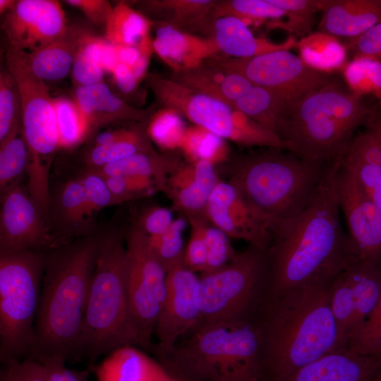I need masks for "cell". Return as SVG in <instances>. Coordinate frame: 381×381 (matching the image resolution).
<instances>
[{
    "label": "cell",
    "mask_w": 381,
    "mask_h": 381,
    "mask_svg": "<svg viewBox=\"0 0 381 381\" xmlns=\"http://www.w3.org/2000/svg\"><path fill=\"white\" fill-rule=\"evenodd\" d=\"M380 356H381V354L380 355Z\"/></svg>",
    "instance_id": "obj_63"
},
{
    "label": "cell",
    "mask_w": 381,
    "mask_h": 381,
    "mask_svg": "<svg viewBox=\"0 0 381 381\" xmlns=\"http://www.w3.org/2000/svg\"><path fill=\"white\" fill-rule=\"evenodd\" d=\"M125 242L131 312L142 339L152 351L151 337L165 296L167 271L153 254L148 236L134 222L125 231Z\"/></svg>",
    "instance_id": "obj_11"
},
{
    "label": "cell",
    "mask_w": 381,
    "mask_h": 381,
    "mask_svg": "<svg viewBox=\"0 0 381 381\" xmlns=\"http://www.w3.org/2000/svg\"><path fill=\"white\" fill-rule=\"evenodd\" d=\"M267 248L250 245L224 267L199 277L195 296L202 323L258 316L264 303Z\"/></svg>",
    "instance_id": "obj_10"
},
{
    "label": "cell",
    "mask_w": 381,
    "mask_h": 381,
    "mask_svg": "<svg viewBox=\"0 0 381 381\" xmlns=\"http://www.w3.org/2000/svg\"><path fill=\"white\" fill-rule=\"evenodd\" d=\"M183 163L176 152L159 153L155 149L139 152L99 169L104 176H138L154 179L164 192L169 176Z\"/></svg>",
    "instance_id": "obj_30"
},
{
    "label": "cell",
    "mask_w": 381,
    "mask_h": 381,
    "mask_svg": "<svg viewBox=\"0 0 381 381\" xmlns=\"http://www.w3.org/2000/svg\"><path fill=\"white\" fill-rule=\"evenodd\" d=\"M286 13L270 3L269 0H224L217 1L210 14V19L235 17L248 26L260 25L267 20L286 17Z\"/></svg>",
    "instance_id": "obj_40"
},
{
    "label": "cell",
    "mask_w": 381,
    "mask_h": 381,
    "mask_svg": "<svg viewBox=\"0 0 381 381\" xmlns=\"http://www.w3.org/2000/svg\"><path fill=\"white\" fill-rule=\"evenodd\" d=\"M220 179L206 160L183 162L168 179L164 193L174 207L188 217H206L209 198Z\"/></svg>",
    "instance_id": "obj_20"
},
{
    "label": "cell",
    "mask_w": 381,
    "mask_h": 381,
    "mask_svg": "<svg viewBox=\"0 0 381 381\" xmlns=\"http://www.w3.org/2000/svg\"><path fill=\"white\" fill-rule=\"evenodd\" d=\"M173 222L170 210L155 206L142 212L133 222L144 234L151 237L164 233Z\"/></svg>",
    "instance_id": "obj_52"
},
{
    "label": "cell",
    "mask_w": 381,
    "mask_h": 381,
    "mask_svg": "<svg viewBox=\"0 0 381 381\" xmlns=\"http://www.w3.org/2000/svg\"><path fill=\"white\" fill-rule=\"evenodd\" d=\"M334 184L355 255L381 269V212L341 162Z\"/></svg>",
    "instance_id": "obj_15"
},
{
    "label": "cell",
    "mask_w": 381,
    "mask_h": 381,
    "mask_svg": "<svg viewBox=\"0 0 381 381\" xmlns=\"http://www.w3.org/2000/svg\"><path fill=\"white\" fill-rule=\"evenodd\" d=\"M29 161L30 152L20 125L0 143V195L20 184Z\"/></svg>",
    "instance_id": "obj_36"
},
{
    "label": "cell",
    "mask_w": 381,
    "mask_h": 381,
    "mask_svg": "<svg viewBox=\"0 0 381 381\" xmlns=\"http://www.w3.org/2000/svg\"><path fill=\"white\" fill-rule=\"evenodd\" d=\"M381 356L348 349L329 353L300 369L286 381H373Z\"/></svg>",
    "instance_id": "obj_24"
},
{
    "label": "cell",
    "mask_w": 381,
    "mask_h": 381,
    "mask_svg": "<svg viewBox=\"0 0 381 381\" xmlns=\"http://www.w3.org/2000/svg\"><path fill=\"white\" fill-rule=\"evenodd\" d=\"M64 2L80 10L87 18L96 26H104L113 6L107 0H66Z\"/></svg>",
    "instance_id": "obj_56"
},
{
    "label": "cell",
    "mask_w": 381,
    "mask_h": 381,
    "mask_svg": "<svg viewBox=\"0 0 381 381\" xmlns=\"http://www.w3.org/2000/svg\"><path fill=\"white\" fill-rule=\"evenodd\" d=\"M198 280L184 261L167 272L164 300L154 331L158 339L155 353L168 351L201 325L195 296Z\"/></svg>",
    "instance_id": "obj_16"
},
{
    "label": "cell",
    "mask_w": 381,
    "mask_h": 381,
    "mask_svg": "<svg viewBox=\"0 0 381 381\" xmlns=\"http://www.w3.org/2000/svg\"><path fill=\"white\" fill-rule=\"evenodd\" d=\"M145 81L162 107L176 111L224 139L233 142L248 118L225 102L157 73H147Z\"/></svg>",
    "instance_id": "obj_13"
},
{
    "label": "cell",
    "mask_w": 381,
    "mask_h": 381,
    "mask_svg": "<svg viewBox=\"0 0 381 381\" xmlns=\"http://www.w3.org/2000/svg\"><path fill=\"white\" fill-rule=\"evenodd\" d=\"M76 178L81 183L87 200L95 214L106 207L119 204L105 177L96 169L85 167Z\"/></svg>",
    "instance_id": "obj_49"
},
{
    "label": "cell",
    "mask_w": 381,
    "mask_h": 381,
    "mask_svg": "<svg viewBox=\"0 0 381 381\" xmlns=\"http://www.w3.org/2000/svg\"><path fill=\"white\" fill-rule=\"evenodd\" d=\"M1 381H44L42 364L36 359H10L3 363Z\"/></svg>",
    "instance_id": "obj_51"
},
{
    "label": "cell",
    "mask_w": 381,
    "mask_h": 381,
    "mask_svg": "<svg viewBox=\"0 0 381 381\" xmlns=\"http://www.w3.org/2000/svg\"><path fill=\"white\" fill-rule=\"evenodd\" d=\"M155 355L185 381H261L262 335L258 316L200 325L166 352Z\"/></svg>",
    "instance_id": "obj_5"
},
{
    "label": "cell",
    "mask_w": 381,
    "mask_h": 381,
    "mask_svg": "<svg viewBox=\"0 0 381 381\" xmlns=\"http://www.w3.org/2000/svg\"><path fill=\"white\" fill-rule=\"evenodd\" d=\"M351 265L329 286V305L338 332V350L347 349L354 332L356 304Z\"/></svg>",
    "instance_id": "obj_33"
},
{
    "label": "cell",
    "mask_w": 381,
    "mask_h": 381,
    "mask_svg": "<svg viewBox=\"0 0 381 381\" xmlns=\"http://www.w3.org/2000/svg\"><path fill=\"white\" fill-rule=\"evenodd\" d=\"M296 45L300 58L318 71L329 73L346 66V48L335 37L317 32L303 37Z\"/></svg>",
    "instance_id": "obj_35"
},
{
    "label": "cell",
    "mask_w": 381,
    "mask_h": 381,
    "mask_svg": "<svg viewBox=\"0 0 381 381\" xmlns=\"http://www.w3.org/2000/svg\"><path fill=\"white\" fill-rule=\"evenodd\" d=\"M209 61L222 68L241 74L253 85L272 90L289 102L334 81L329 73L312 68L289 50L248 58L217 56Z\"/></svg>",
    "instance_id": "obj_12"
},
{
    "label": "cell",
    "mask_w": 381,
    "mask_h": 381,
    "mask_svg": "<svg viewBox=\"0 0 381 381\" xmlns=\"http://www.w3.org/2000/svg\"><path fill=\"white\" fill-rule=\"evenodd\" d=\"M329 284L302 286L263 303L258 315L263 378L286 381L309 363L338 350Z\"/></svg>",
    "instance_id": "obj_3"
},
{
    "label": "cell",
    "mask_w": 381,
    "mask_h": 381,
    "mask_svg": "<svg viewBox=\"0 0 381 381\" xmlns=\"http://www.w3.org/2000/svg\"><path fill=\"white\" fill-rule=\"evenodd\" d=\"M208 37L213 40L219 53L231 58H248L278 50H289L297 43L294 37L279 44L255 37L246 23L232 16L213 20Z\"/></svg>",
    "instance_id": "obj_27"
},
{
    "label": "cell",
    "mask_w": 381,
    "mask_h": 381,
    "mask_svg": "<svg viewBox=\"0 0 381 381\" xmlns=\"http://www.w3.org/2000/svg\"><path fill=\"white\" fill-rule=\"evenodd\" d=\"M205 234L207 259L205 271L202 274L210 273L224 267L236 253L230 243L229 237L219 228L208 223Z\"/></svg>",
    "instance_id": "obj_50"
},
{
    "label": "cell",
    "mask_w": 381,
    "mask_h": 381,
    "mask_svg": "<svg viewBox=\"0 0 381 381\" xmlns=\"http://www.w3.org/2000/svg\"><path fill=\"white\" fill-rule=\"evenodd\" d=\"M190 236L185 248L184 263L195 272L204 273L207 265V246L206 227L208 219L202 217H188Z\"/></svg>",
    "instance_id": "obj_47"
},
{
    "label": "cell",
    "mask_w": 381,
    "mask_h": 381,
    "mask_svg": "<svg viewBox=\"0 0 381 381\" xmlns=\"http://www.w3.org/2000/svg\"><path fill=\"white\" fill-rule=\"evenodd\" d=\"M97 381H185L168 372L135 346H123L109 353L99 363L89 366Z\"/></svg>",
    "instance_id": "obj_25"
},
{
    "label": "cell",
    "mask_w": 381,
    "mask_h": 381,
    "mask_svg": "<svg viewBox=\"0 0 381 381\" xmlns=\"http://www.w3.org/2000/svg\"><path fill=\"white\" fill-rule=\"evenodd\" d=\"M59 149L71 150L89 138L87 121L73 99H53Z\"/></svg>",
    "instance_id": "obj_39"
},
{
    "label": "cell",
    "mask_w": 381,
    "mask_h": 381,
    "mask_svg": "<svg viewBox=\"0 0 381 381\" xmlns=\"http://www.w3.org/2000/svg\"><path fill=\"white\" fill-rule=\"evenodd\" d=\"M115 46L117 49L119 62L128 66L130 69L133 67L143 55H147L143 53L139 48L135 47Z\"/></svg>",
    "instance_id": "obj_60"
},
{
    "label": "cell",
    "mask_w": 381,
    "mask_h": 381,
    "mask_svg": "<svg viewBox=\"0 0 381 381\" xmlns=\"http://www.w3.org/2000/svg\"><path fill=\"white\" fill-rule=\"evenodd\" d=\"M21 125V102L17 82L6 64L0 71V143Z\"/></svg>",
    "instance_id": "obj_43"
},
{
    "label": "cell",
    "mask_w": 381,
    "mask_h": 381,
    "mask_svg": "<svg viewBox=\"0 0 381 381\" xmlns=\"http://www.w3.org/2000/svg\"><path fill=\"white\" fill-rule=\"evenodd\" d=\"M214 0H150L141 1L143 8L163 17L164 23L179 30L201 32L209 35Z\"/></svg>",
    "instance_id": "obj_32"
},
{
    "label": "cell",
    "mask_w": 381,
    "mask_h": 381,
    "mask_svg": "<svg viewBox=\"0 0 381 381\" xmlns=\"http://www.w3.org/2000/svg\"><path fill=\"white\" fill-rule=\"evenodd\" d=\"M286 13L288 20L280 25L291 32H308L316 12L321 11L323 0H269Z\"/></svg>",
    "instance_id": "obj_45"
},
{
    "label": "cell",
    "mask_w": 381,
    "mask_h": 381,
    "mask_svg": "<svg viewBox=\"0 0 381 381\" xmlns=\"http://www.w3.org/2000/svg\"><path fill=\"white\" fill-rule=\"evenodd\" d=\"M339 164H331L307 207L272 233L264 302L302 286L329 283L358 259L339 219L334 184Z\"/></svg>",
    "instance_id": "obj_1"
},
{
    "label": "cell",
    "mask_w": 381,
    "mask_h": 381,
    "mask_svg": "<svg viewBox=\"0 0 381 381\" xmlns=\"http://www.w3.org/2000/svg\"><path fill=\"white\" fill-rule=\"evenodd\" d=\"M130 129L131 128L109 129L98 133L93 138L91 145H105L114 143L125 137Z\"/></svg>",
    "instance_id": "obj_59"
},
{
    "label": "cell",
    "mask_w": 381,
    "mask_h": 381,
    "mask_svg": "<svg viewBox=\"0 0 381 381\" xmlns=\"http://www.w3.org/2000/svg\"><path fill=\"white\" fill-rule=\"evenodd\" d=\"M17 1L15 0H0V13L1 14L6 13L16 4Z\"/></svg>",
    "instance_id": "obj_61"
},
{
    "label": "cell",
    "mask_w": 381,
    "mask_h": 381,
    "mask_svg": "<svg viewBox=\"0 0 381 381\" xmlns=\"http://www.w3.org/2000/svg\"><path fill=\"white\" fill-rule=\"evenodd\" d=\"M184 226L185 222L182 219H176L162 234L148 236L153 254L167 272L184 261L186 247L182 237Z\"/></svg>",
    "instance_id": "obj_44"
},
{
    "label": "cell",
    "mask_w": 381,
    "mask_h": 381,
    "mask_svg": "<svg viewBox=\"0 0 381 381\" xmlns=\"http://www.w3.org/2000/svg\"><path fill=\"white\" fill-rule=\"evenodd\" d=\"M381 212V119L372 117L355 135L341 159Z\"/></svg>",
    "instance_id": "obj_21"
},
{
    "label": "cell",
    "mask_w": 381,
    "mask_h": 381,
    "mask_svg": "<svg viewBox=\"0 0 381 381\" xmlns=\"http://www.w3.org/2000/svg\"><path fill=\"white\" fill-rule=\"evenodd\" d=\"M344 76L356 95H371L381 99V59L356 56L344 66Z\"/></svg>",
    "instance_id": "obj_41"
},
{
    "label": "cell",
    "mask_w": 381,
    "mask_h": 381,
    "mask_svg": "<svg viewBox=\"0 0 381 381\" xmlns=\"http://www.w3.org/2000/svg\"><path fill=\"white\" fill-rule=\"evenodd\" d=\"M319 32L337 38L358 36L381 23V0H323Z\"/></svg>",
    "instance_id": "obj_26"
},
{
    "label": "cell",
    "mask_w": 381,
    "mask_h": 381,
    "mask_svg": "<svg viewBox=\"0 0 381 381\" xmlns=\"http://www.w3.org/2000/svg\"><path fill=\"white\" fill-rule=\"evenodd\" d=\"M73 99L87 121L89 137L100 128L115 122H147L155 112V106L142 109L128 104L114 94L104 81L76 87Z\"/></svg>",
    "instance_id": "obj_22"
},
{
    "label": "cell",
    "mask_w": 381,
    "mask_h": 381,
    "mask_svg": "<svg viewBox=\"0 0 381 381\" xmlns=\"http://www.w3.org/2000/svg\"><path fill=\"white\" fill-rule=\"evenodd\" d=\"M68 27L65 12L56 0H18L1 24L8 45L25 52L60 37Z\"/></svg>",
    "instance_id": "obj_17"
},
{
    "label": "cell",
    "mask_w": 381,
    "mask_h": 381,
    "mask_svg": "<svg viewBox=\"0 0 381 381\" xmlns=\"http://www.w3.org/2000/svg\"><path fill=\"white\" fill-rule=\"evenodd\" d=\"M107 183L119 204L151 195L160 190L154 179L138 176L106 177Z\"/></svg>",
    "instance_id": "obj_48"
},
{
    "label": "cell",
    "mask_w": 381,
    "mask_h": 381,
    "mask_svg": "<svg viewBox=\"0 0 381 381\" xmlns=\"http://www.w3.org/2000/svg\"><path fill=\"white\" fill-rule=\"evenodd\" d=\"M370 118L361 97L333 81L289 103L276 133L300 159L331 164L341 159L355 131Z\"/></svg>",
    "instance_id": "obj_6"
},
{
    "label": "cell",
    "mask_w": 381,
    "mask_h": 381,
    "mask_svg": "<svg viewBox=\"0 0 381 381\" xmlns=\"http://www.w3.org/2000/svg\"><path fill=\"white\" fill-rule=\"evenodd\" d=\"M85 31L69 26L66 32L45 46L31 52H24L31 72L40 79L56 81L71 72L80 37Z\"/></svg>",
    "instance_id": "obj_29"
},
{
    "label": "cell",
    "mask_w": 381,
    "mask_h": 381,
    "mask_svg": "<svg viewBox=\"0 0 381 381\" xmlns=\"http://www.w3.org/2000/svg\"><path fill=\"white\" fill-rule=\"evenodd\" d=\"M36 360L43 365L44 381H88L90 370L70 369L66 361L54 356H40Z\"/></svg>",
    "instance_id": "obj_54"
},
{
    "label": "cell",
    "mask_w": 381,
    "mask_h": 381,
    "mask_svg": "<svg viewBox=\"0 0 381 381\" xmlns=\"http://www.w3.org/2000/svg\"><path fill=\"white\" fill-rule=\"evenodd\" d=\"M125 231L111 229L102 235L83 328V356L91 365L123 346L149 350L131 312Z\"/></svg>",
    "instance_id": "obj_7"
},
{
    "label": "cell",
    "mask_w": 381,
    "mask_h": 381,
    "mask_svg": "<svg viewBox=\"0 0 381 381\" xmlns=\"http://www.w3.org/2000/svg\"><path fill=\"white\" fill-rule=\"evenodd\" d=\"M102 233L76 238L45 252L30 358L83 356V328Z\"/></svg>",
    "instance_id": "obj_2"
},
{
    "label": "cell",
    "mask_w": 381,
    "mask_h": 381,
    "mask_svg": "<svg viewBox=\"0 0 381 381\" xmlns=\"http://www.w3.org/2000/svg\"><path fill=\"white\" fill-rule=\"evenodd\" d=\"M373 381H381V367L375 375Z\"/></svg>",
    "instance_id": "obj_62"
},
{
    "label": "cell",
    "mask_w": 381,
    "mask_h": 381,
    "mask_svg": "<svg viewBox=\"0 0 381 381\" xmlns=\"http://www.w3.org/2000/svg\"><path fill=\"white\" fill-rule=\"evenodd\" d=\"M170 78L232 107L254 85L241 74L222 68L209 60L194 68L173 73Z\"/></svg>",
    "instance_id": "obj_28"
},
{
    "label": "cell",
    "mask_w": 381,
    "mask_h": 381,
    "mask_svg": "<svg viewBox=\"0 0 381 381\" xmlns=\"http://www.w3.org/2000/svg\"><path fill=\"white\" fill-rule=\"evenodd\" d=\"M62 243L28 190L18 184L1 195L0 253L47 252Z\"/></svg>",
    "instance_id": "obj_14"
},
{
    "label": "cell",
    "mask_w": 381,
    "mask_h": 381,
    "mask_svg": "<svg viewBox=\"0 0 381 381\" xmlns=\"http://www.w3.org/2000/svg\"><path fill=\"white\" fill-rule=\"evenodd\" d=\"M45 252L0 253V360L30 358Z\"/></svg>",
    "instance_id": "obj_8"
},
{
    "label": "cell",
    "mask_w": 381,
    "mask_h": 381,
    "mask_svg": "<svg viewBox=\"0 0 381 381\" xmlns=\"http://www.w3.org/2000/svg\"><path fill=\"white\" fill-rule=\"evenodd\" d=\"M49 224L55 236L66 243L97 232L95 216L80 181L68 179L49 188Z\"/></svg>",
    "instance_id": "obj_19"
},
{
    "label": "cell",
    "mask_w": 381,
    "mask_h": 381,
    "mask_svg": "<svg viewBox=\"0 0 381 381\" xmlns=\"http://www.w3.org/2000/svg\"><path fill=\"white\" fill-rule=\"evenodd\" d=\"M349 47L355 54L354 57L367 56L381 59V23L351 38Z\"/></svg>",
    "instance_id": "obj_55"
},
{
    "label": "cell",
    "mask_w": 381,
    "mask_h": 381,
    "mask_svg": "<svg viewBox=\"0 0 381 381\" xmlns=\"http://www.w3.org/2000/svg\"><path fill=\"white\" fill-rule=\"evenodd\" d=\"M347 349L361 355L381 354V296L368 318L350 340Z\"/></svg>",
    "instance_id": "obj_46"
},
{
    "label": "cell",
    "mask_w": 381,
    "mask_h": 381,
    "mask_svg": "<svg viewBox=\"0 0 381 381\" xmlns=\"http://www.w3.org/2000/svg\"><path fill=\"white\" fill-rule=\"evenodd\" d=\"M179 148L190 162L206 160L215 166L230 157L224 138L195 125L187 128Z\"/></svg>",
    "instance_id": "obj_38"
},
{
    "label": "cell",
    "mask_w": 381,
    "mask_h": 381,
    "mask_svg": "<svg viewBox=\"0 0 381 381\" xmlns=\"http://www.w3.org/2000/svg\"><path fill=\"white\" fill-rule=\"evenodd\" d=\"M147 122L132 126L121 140L105 145H90L84 155L86 168L99 169L133 155L153 150L147 132Z\"/></svg>",
    "instance_id": "obj_34"
},
{
    "label": "cell",
    "mask_w": 381,
    "mask_h": 381,
    "mask_svg": "<svg viewBox=\"0 0 381 381\" xmlns=\"http://www.w3.org/2000/svg\"><path fill=\"white\" fill-rule=\"evenodd\" d=\"M154 23L128 4L120 1L113 6L104 27V38L117 46L135 47L147 55L154 52L150 31Z\"/></svg>",
    "instance_id": "obj_31"
},
{
    "label": "cell",
    "mask_w": 381,
    "mask_h": 381,
    "mask_svg": "<svg viewBox=\"0 0 381 381\" xmlns=\"http://www.w3.org/2000/svg\"><path fill=\"white\" fill-rule=\"evenodd\" d=\"M100 64L104 73L111 74L120 64L116 46L104 37L102 46Z\"/></svg>",
    "instance_id": "obj_58"
},
{
    "label": "cell",
    "mask_w": 381,
    "mask_h": 381,
    "mask_svg": "<svg viewBox=\"0 0 381 381\" xmlns=\"http://www.w3.org/2000/svg\"><path fill=\"white\" fill-rule=\"evenodd\" d=\"M282 150L232 155L219 165L271 235L307 207L332 164L307 162Z\"/></svg>",
    "instance_id": "obj_4"
},
{
    "label": "cell",
    "mask_w": 381,
    "mask_h": 381,
    "mask_svg": "<svg viewBox=\"0 0 381 381\" xmlns=\"http://www.w3.org/2000/svg\"><path fill=\"white\" fill-rule=\"evenodd\" d=\"M153 49L173 73L198 67L219 54L210 37L179 30L162 20L157 23Z\"/></svg>",
    "instance_id": "obj_23"
},
{
    "label": "cell",
    "mask_w": 381,
    "mask_h": 381,
    "mask_svg": "<svg viewBox=\"0 0 381 381\" xmlns=\"http://www.w3.org/2000/svg\"><path fill=\"white\" fill-rule=\"evenodd\" d=\"M182 118L169 108L162 107L155 111L147 125L151 141L169 152L179 148L187 129Z\"/></svg>",
    "instance_id": "obj_42"
},
{
    "label": "cell",
    "mask_w": 381,
    "mask_h": 381,
    "mask_svg": "<svg viewBox=\"0 0 381 381\" xmlns=\"http://www.w3.org/2000/svg\"><path fill=\"white\" fill-rule=\"evenodd\" d=\"M206 217L229 238L267 248L271 233L229 182L220 180L214 187L207 205Z\"/></svg>",
    "instance_id": "obj_18"
},
{
    "label": "cell",
    "mask_w": 381,
    "mask_h": 381,
    "mask_svg": "<svg viewBox=\"0 0 381 381\" xmlns=\"http://www.w3.org/2000/svg\"><path fill=\"white\" fill-rule=\"evenodd\" d=\"M5 56L20 92L22 132L30 152L28 190L46 210L50 198L49 171L59 150L54 98L46 83L31 72L23 51L7 45Z\"/></svg>",
    "instance_id": "obj_9"
},
{
    "label": "cell",
    "mask_w": 381,
    "mask_h": 381,
    "mask_svg": "<svg viewBox=\"0 0 381 381\" xmlns=\"http://www.w3.org/2000/svg\"><path fill=\"white\" fill-rule=\"evenodd\" d=\"M102 66L98 63L89 59L78 49L71 69V76L76 87L88 86L104 81Z\"/></svg>",
    "instance_id": "obj_53"
},
{
    "label": "cell",
    "mask_w": 381,
    "mask_h": 381,
    "mask_svg": "<svg viewBox=\"0 0 381 381\" xmlns=\"http://www.w3.org/2000/svg\"><path fill=\"white\" fill-rule=\"evenodd\" d=\"M116 87L123 94H131L138 87L140 82L126 66L119 64L112 73Z\"/></svg>",
    "instance_id": "obj_57"
},
{
    "label": "cell",
    "mask_w": 381,
    "mask_h": 381,
    "mask_svg": "<svg viewBox=\"0 0 381 381\" xmlns=\"http://www.w3.org/2000/svg\"><path fill=\"white\" fill-rule=\"evenodd\" d=\"M289 103L278 93L254 85L233 107L276 133L279 116Z\"/></svg>",
    "instance_id": "obj_37"
}]
</instances>
